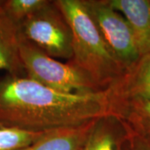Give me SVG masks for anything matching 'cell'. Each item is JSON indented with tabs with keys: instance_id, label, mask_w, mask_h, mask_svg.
<instances>
[{
	"instance_id": "obj_7",
	"label": "cell",
	"mask_w": 150,
	"mask_h": 150,
	"mask_svg": "<svg viewBox=\"0 0 150 150\" xmlns=\"http://www.w3.org/2000/svg\"><path fill=\"white\" fill-rule=\"evenodd\" d=\"M108 2L128 23L140 57L150 52L149 0H108Z\"/></svg>"
},
{
	"instance_id": "obj_11",
	"label": "cell",
	"mask_w": 150,
	"mask_h": 150,
	"mask_svg": "<svg viewBox=\"0 0 150 150\" xmlns=\"http://www.w3.org/2000/svg\"><path fill=\"white\" fill-rule=\"evenodd\" d=\"M110 112L121 118L134 133L150 138V101L118 103L110 107Z\"/></svg>"
},
{
	"instance_id": "obj_13",
	"label": "cell",
	"mask_w": 150,
	"mask_h": 150,
	"mask_svg": "<svg viewBox=\"0 0 150 150\" xmlns=\"http://www.w3.org/2000/svg\"><path fill=\"white\" fill-rule=\"evenodd\" d=\"M48 2L49 0H4L1 1V6L13 21L20 24Z\"/></svg>"
},
{
	"instance_id": "obj_2",
	"label": "cell",
	"mask_w": 150,
	"mask_h": 150,
	"mask_svg": "<svg viewBox=\"0 0 150 150\" xmlns=\"http://www.w3.org/2000/svg\"><path fill=\"white\" fill-rule=\"evenodd\" d=\"M73 34V56L69 62L79 68L102 91L122 76L125 69L103 39L83 0H55Z\"/></svg>"
},
{
	"instance_id": "obj_12",
	"label": "cell",
	"mask_w": 150,
	"mask_h": 150,
	"mask_svg": "<svg viewBox=\"0 0 150 150\" xmlns=\"http://www.w3.org/2000/svg\"><path fill=\"white\" fill-rule=\"evenodd\" d=\"M44 133L26 131L0 123V150L25 149L37 141Z\"/></svg>"
},
{
	"instance_id": "obj_6",
	"label": "cell",
	"mask_w": 150,
	"mask_h": 150,
	"mask_svg": "<svg viewBox=\"0 0 150 150\" xmlns=\"http://www.w3.org/2000/svg\"><path fill=\"white\" fill-rule=\"evenodd\" d=\"M105 92L109 108L125 101H150V52L141 56Z\"/></svg>"
},
{
	"instance_id": "obj_10",
	"label": "cell",
	"mask_w": 150,
	"mask_h": 150,
	"mask_svg": "<svg viewBox=\"0 0 150 150\" xmlns=\"http://www.w3.org/2000/svg\"><path fill=\"white\" fill-rule=\"evenodd\" d=\"M95 119L78 126L45 132L37 141L21 150H82Z\"/></svg>"
},
{
	"instance_id": "obj_4",
	"label": "cell",
	"mask_w": 150,
	"mask_h": 150,
	"mask_svg": "<svg viewBox=\"0 0 150 150\" xmlns=\"http://www.w3.org/2000/svg\"><path fill=\"white\" fill-rule=\"evenodd\" d=\"M19 29L22 37L48 56L67 61L72 58V30L55 1H49L28 17L19 24Z\"/></svg>"
},
{
	"instance_id": "obj_14",
	"label": "cell",
	"mask_w": 150,
	"mask_h": 150,
	"mask_svg": "<svg viewBox=\"0 0 150 150\" xmlns=\"http://www.w3.org/2000/svg\"><path fill=\"white\" fill-rule=\"evenodd\" d=\"M128 129L129 133L124 142L123 150H150L149 137L136 134L129 127Z\"/></svg>"
},
{
	"instance_id": "obj_8",
	"label": "cell",
	"mask_w": 150,
	"mask_h": 150,
	"mask_svg": "<svg viewBox=\"0 0 150 150\" xmlns=\"http://www.w3.org/2000/svg\"><path fill=\"white\" fill-rule=\"evenodd\" d=\"M128 126L118 116L108 113L96 118L82 150H123Z\"/></svg>"
},
{
	"instance_id": "obj_9",
	"label": "cell",
	"mask_w": 150,
	"mask_h": 150,
	"mask_svg": "<svg viewBox=\"0 0 150 150\" xmlns=\"http://www.w3.org/2000/svg\"><path fill=\"white\" fill-rule=\"evenodd\" d=\"M19 24L7 15L0 1V70H5L12 76H23L19 42Z\"/></svg>"
},
{
	"instance_id": "obj_5",
	"label": "cell",
	"mask_w": 150,
	"mask_h": 150,
	"mask_svg": "<svg viewBox=\"0 0 150 150\" xmlns=\"http://www.w3.org/2000/svg\"><path fill=\"white\" fill-rule=\"evenodd\" d=\"M92 19L125 70L140 58L134 34L123 15L108 0H83Z\"/></svg>"
},
{
	"instance_id": "obj_1",
	"label": "cell",
	"mask_w": 150,
	"mask_h": 150,
	"mask_svg": "<svg viewBox=\"0 0 150 150\" xmlns=\"http://www.w3.org/2000/svg\"><path fill=\"white\" fill-rule=\"evenodd\" d=\"M110 112L106 92L67 93L24 76L0 79V123L44 133L74 127Z\"/></svg>"
},
{
	"instance_id": "obj_3",
	"label": "cell",
	"mask_w": 150,
	"mask_h": 150,
	"mask_svg": "<svg viewBox=\"0 0 150 150\" xmlns=\"http://www.w3.org/2000/svg\"><path fill=\"white\" fill-rule=\"evenodd\" d=\"M19 53L26 77L43 85L67 93L104 92L79 68L48 56L22 36Z\"/></svg>"
}]
</instances>
